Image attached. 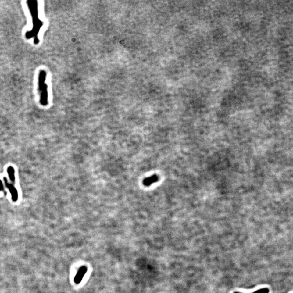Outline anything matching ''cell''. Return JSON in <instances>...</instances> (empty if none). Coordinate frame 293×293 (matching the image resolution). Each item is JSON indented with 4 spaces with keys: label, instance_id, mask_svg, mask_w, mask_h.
I'll return each instance as SVG.
<instances>
[{
    "label": "cell",
    "instance_id": "obj_1",
    "mask_svg": "<svg viewBox=\"0 0 293 293\" xmlns=\"http://www.w3.org/2000/svg\"><path fill=\"white\" fill-rule=\"evenodd\" d=\"M27 5L32 16V28L26 33L25 37L27 39H33L34 44L37 45L40 41L39 33L44 25V22L39 17L38 3L37 1L28 0Z\"/></svg>",
    "mask_w": 293,
    "mask_h": 293
},
{
    "label": "cell",
    "instance_id": "obj_2",
    "mask_svg": "<svg viewBox=\"0 0 293 293\" xmlns=\"http://www.w3.org/2000/svg\"><path fill=\"white\" fill-rule=\"evenodd\" d=\"M47 73L45 70H40L38 77V88L40 95V103L46 106L48 103V86L46 83Z\"/></svg>",
    "mask_w": 293,
    "mask_h": 293
},
{
    "label": "cell",
    "instance_id": "obj_3",
    "mask_svg": "<svg viewBox=\"0 0 293 293\" xmlns=\"http://www.w3.org/2000/svg\"><path fill=\"white\" fill-rule=\"evenodd\" d=\"M4 180H5V182L6 187H7L9 190L10 191V193L12 195L13 201V202H16L17 199H18V193H17V190L16 189V188L12 184L8 182L6 177H4Z\"/></svg>",
    "mask_w": 293,
    "mask_h": 293
},
{
    "label": "cell",
    "instance_id": "obj_4",
    "mask_svg": "<svg viewBox=\"0 0 293 293\" xmlns=\"http://www.w3.org/2000/svg\"><path fill=\"white\" fill-rule=\"evenodd\" d=\"M87 270L88 269L85 266H83L80 268L79 271H78V273H77L76 276H75V278H74L75 283L76 284L80 283L87 272Z\"/></svg>",
    "mask_w": 293,
    "mask_h": 293
},
{
    "label": "cell",
    "instance_id": "obj_5",
    "mask_svg": "<svg viewBox=\"0 0 293 293\" xmlns=\"http://www.w3.org/2000/svg\"><path fill=\"white\" fill-rule=\"evenodd\" d=\"M159 180V177L157 175L150 176L149 177H146L143 180V184L145 186H149L155 182H158Z\"/></svg>",
    "mask_w": 293,
    "mask_h": 293
},
{
    "label": "cell",
    "instance_id": "obj_6",
    "mask_svg": "<svg viewBox=\"0 0 293 293\" xmlns=\"http://www.w3.org/2000/svg\"><path fill=\"white\" fill-rule=\"evenodd\" d=\"M7 172L11 181L12 182H15V170H14V168L12 166L9 167L8 168Z\"/></svg>",
    "mask_w": 293,
    "mask_h": 293
},
{
    "label": "cell",
    "instance_id": "obj_7",
    "mask_svg": "<svg viewBox=\"0 0 293 293\" xmlns=\"http://www.w3.org/2000/svg\"><path fill=\"white\" fill-rule=\"evenodd\" d=\"M269 293V290L268 288H262V289H259V290L257 291H255L254 293ZM234 293H239V292H234Z\"/></svg>",
    "mask_w": 293,
    "mask_h": 293
},
{
    "label": "cell",
    "instance_id": "obj_8",
    "mask_svg": "<svg viewBox=\"0 0 293 293\" xmlns=\"http://www.w3.org/2000/svg\"><path fill=\"white\" fill-rule=\"evenodd\" d=\"M3 190V186L2 182L1 181V180H0V191Z\"/></svg>",
    "mask_w": 293,
    "mask_h": 293
}]
</instances>
